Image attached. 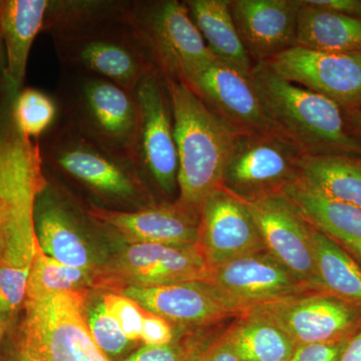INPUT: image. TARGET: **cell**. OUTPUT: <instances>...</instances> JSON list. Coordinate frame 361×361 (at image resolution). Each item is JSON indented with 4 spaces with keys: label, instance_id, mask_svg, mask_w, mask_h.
<instances>
[{
    "label": "cell",
    "instance_id": "42",
    "mask_svg": "<svg viewBox=\"0 0 361 361\" xmlns=\"http://www.w3.org/2000/svg\"><path fill=\"white\" fill-rule=\"evenodd\" d=\"M338 243V242H337ZM341 244L346 251L358 261V263L361 265V243L358 242H353V243H338Z\"/></svg>",
    "mask_w": 361,
    "mask_h": 361
},
{
    "label": "cell",
    "instance_id": "31",
    "mask_svg": "<svg viewBox=\"0 0 361 361\" xmlns=\"http://www.w3.org/2000/svg\"><path fill=\"white\" fill-rule=\"evenodd\" d=\"M90 334L99 348L109 360L121 357L127 353L132 342L120 323L104 307L103 299L92 307L85 308Z\"/></svg>",
    "mask_w": 361,
    "mask_h": 361
},
{
    "label": "cell",
    "instance_id": "32",
    "mask_svg": "<svg viewBox=\"0 0 361 361\" xmlns=\"http://www.w3.org/2000/svg\"><path fill=\"white\" fill-rule=\"evenodd\" d=\"M28 275L25 271L0 265V318L2 322L13 317L25 305Z\"/></svg>",
    "mask_w": 361,
    "mask_h": 361
},
{
    "label": "cell",
    "instance_id": "16",
    "mask_svg": "<svg viewBox=\"0 0 361 361\" xmlns=\"http://www.w3.org/2000/svg\"><path fill=\"white\" fill-rule=\"evenodd\" d=\"M92 220L89 207L82 210L47 178L35 207V234L45 255L71 267L96 271L101 263L87 240Z\"/></svg>",
    "mask_w": 361,
    "mask_h": 361
},
{
    "label": "cell",
    "instance_id": "15",
    "mask_svg": "<svg viewBox=\"0 0 361 361\" xmlns=\"http://www.w3.org/2000/svg\"><path fill=\"white\" fill-rule=\"evenodd\" d=\"M250 73L216 59L184 82L238 134L278 133L266 116Z\"/></svg>",
    "mask_w": 361,
    "mask_h": 361
},
{
    "label": "cell",
    "instance_id": "2",
    "mask_svg": "<svg viewBox=\"0 0 361 361\" xmlns=\"http://www.w3.org/2000/svg\"><path fill=\"white\" fill-rule=\"evenodd\" d=\"M13 97L0 94V265L30 273L37 238L35 207L47 184L39 141L21 134L13 120Z\"/></svg>",
    "mask_w": 361,
    "mask_h": 361
},
{
    "label": "cell",
    "instance_id": "46",
    "mask_svg": "<svg viewBox=\"0 0 361 361\" xmlns=\"http://www.w3.org/2000/svg\"><path fill=\"white\" fill-rule=\"evenodd\" d=\"M291 358H289V360H282V361H290Z\"/></svg>",
    "mask_w": 361,
    "mask_h": 361
},
{
    "label": "cell",
    "instance_id": "38",
    "mask_svg": "<svg viewBox=\"0 0 361 361\" xmlns=\"http://www.w3.org/2000/svg\"><path fill=\"white\" fill-rule=\"evenodd\" d=\"M313 6L361 20V0H308Z\"/></svg>",
    "mask_w": 361,
    "mask_h": 361
},
{
    "label": "cell",
    "instance_id": "14",
    "mask_svg": "<svg viewBox=\"0 0 361 361\" xmlns=\"http://www.w3.org/2000/svg\"><path fill=\"white\" fill-rule=\"evenodd\" d=\"M280 77L322 94L342 110H361V54L292 47L265 61Z\"/></svg>",
    "mask_w": 361,
    "mask_h": 361
},
{
    "label": "cell",
    "instance_id": "6",
    "mask_svg": "<svg viewBox=\"0 0 361 361\" xmlns=\"http://www.w3.org/2000/svg\"><path fill=\"white\" fill-rule=\"evenodd\" d=\"M59 116L114 155L133 161L139 106L134 92L82 71L61 70Z\"/></svg>",
    "mask_w": 361,
    "mask_h": 361
},
{
    "label": "cell",
    "instance_id": "45",
    "mask_svg": "<svg viewBox=\"0 0 361 361\" xmlns=\"http://www.w3.org/2000/svg\"><path fill=\"white\" fill-rule=\"evenodd\" d=\"M4 322L0 318V342H1L2 334H4Z\"/></svg>",
    "mask_w": 361,
    "mask_h": 361
},
{
    "label": "cell",
    "instance_id": "34",
    "mask_svg": "<svg viewBox=\"0 0 361 361\" xmlns=\"http://www.w3.org/2000/svg\"><path fill=\"white\" fill-rule=\"evenodd\" d=\"M174 338L172 327L160 316L142 310L141 341L146 345H167Z\"/></svg>",
    "mask_w": 361,
    "mask_h": 361
},
{
    "label": "cell",
    "instance_id": "17",
    "mask_svg": "<svg viewBox=\"0 0 361 361\" xmlns=\"http://www.w3.org/2000/svg\"><path fill=\"white\" fill-rule=\"evenodd\" d=\"M205 281L246 312L256 306L315 291L266 251L213 266Z\"/></svg>",
    "mask_w": 361,
    "mask_h": 361
},
{
    "label": "cell",
    "instance_id": "9",
    "mask_svg": "<svg viewBox=\"0 0 361 361\" xmlns=\"http://www.w3.org/2000/svg\"><path fill=\"white\" fill-rule=\"evenodd\" d=\"M87 300L85 291L27 299L21 334L49 361H111L90 334Z\"/></svg>",
    "mask_w": 361,
    "mask_h": 361
},
{
    "label": "cell",
    "instance_id": "20",
    "mask_svg": "<svg viewBox=\"0 0 361 361\" xmlns=\"http://www.w3.org/2000/svg\"><path fill=\"white\" fill-rule=\"evenodd\" d=\"M301 6L302 0H230L240 39L255 63L296 47Z\"/></svg>",
    "mask_w": 361,
    "mask_h": 361
},
{
    "label": "cell",
    "instance_id": "30",
    "mask_svg": "<svg viewBox=\"0 0 361 361\" xmlns=\"http://www.w3.org/2000/svg\"><path fill=\"white\" fill-rule=\"evenodd\" d=\"M59 114L56 97L33 87L23 89L13 102L16 127L26 137L37 141L56 123Z\"/></svg>",
    "mask_w": 361,
    "mask_h": 361
},
{
    "label": "cell",
    "instance_id": "21",
    "mask_svg": "<svg viewBox=\"0 0 361 361\" xmlns=\"http://www.w3.org/2000/svg\"><path fill=\"white\" fill-rule=\"evenodd\" d=\"M89 213L111 227L130 245H194L198 240L200 215L177 201L155 202L135 211L89 206Z\"/></svg>",
    "mask_w": 361,
    "mask_h": 361
},
{
    "label": "cell",
    "instance_id": "19",
    "mask_svg": "<svg viewBox=\"0 0 361 361\" xmlns=\"http://www.w3.org/2000/svg\"><path fill=\"white\" fill-rule=\"evenodd\" d=\"M118 294L168 322L205 326L246 313L207 281L183 282L158 287H128Z\"/></svg>",
    "mask_w": 361,
    "mask_h": 361
},
{
    "label": "cell",
    "instance_id": "40",
    "mask_svg": "<svg viewBox=\"0 0 361 361\" xmlns=\"http://www.w3.org/2000/svg\"><path fill=\"white\" fill-rule=\"evenodd\" d=\"M339 361H361V329L346 342Z\"/></svg>",
    "mask_w": 361,
    "mask_h": 361
},
{
    "label": "cell",
    "instance_id": "18",
    "mask_svg": "<svg viewBox=\"0 0 361 361\" xmlns=\"http://www.w3.org/2000/svg\"><path fill=\"white\" fill-rule=\"evenodd\" d=\"M197 246L209 268L266 251L248 204L222 187L202 207Z\"/></svg>",
    "mask_w": 361,
    "mask_h": 361
},
{
    "label": "cell",
    "instance_id": "23",
    "mask_svg": "<svg viewBox=\"0 0 361 361\" xmlns=\"http://www.w3.org/2000/svg\"><path fill=\"white\" fill-rule=\"evenodd\" d=\"M297 45L317 51L361 54V20L302 0Z\"/></svg>",
    "mask_w": 361,
    "mask_h": 361
},
{
    "label": "cell",
    "instance_id": "3",
    "mask_svg": "<svg viewBox=\"0 0 361 361\" xmlns=\"http://www.w3.org/2000/svg\"><path fill=\"white\" fill-rule=\"evenodd\" d=\"M39 146L45 172L84 189L99 208L135 211L155 203L132 161L102 148L59 116Z\"/></svg>",
    "mask_w": 361,
    "mask_h": 361
},
{
    "label": "cell",
    "instance_id": "12",
    "mask_svg": "<svg viewBox=\"0 0 361 361\" xmlns=\"http://www.w3.org/2000/svg\"><path fill=\"white\" fill-rule=\"evenodd\" d=\"M295 344L346 341L361 329V304L329 291H312L256 306Z\"/></svg>",
    "mask_w": 361,
    "mask_h": 361
},
{
    "label": "cell",
    "instance_id": "44",
    "mask_svg": "<svg viewBox=\"0 0 361 361\" xmlns=\"http://www.w3.org/2000/svg\"><path fill=\"white\" fill-rule=\"evenodd\" d=\"M2 243H4V236H2V217L0 212V255H1Z\"/></svg>",
    "mask_w": 361,
    "mask_h": 361
},
{
    "label": "cell",
    "instance_id": "8",
    "mask_svg": "<svg viewBox=\"0 0 361 361\" xmlns=\"http://www.w3.org/2000/svg\"><path fill=\"white\" fill-rule=\"evenodd\" d=\"M139 106V126L133 163L145 182L154 185L165 198L179 191V157L174 115L167 80L158 70L148 73L134 90Z\"/></svg>",
    "mask_w": 361,
    "mask_h": 361
},
{
    "label": "cell",
    "instance_id": "24",
    "mask_svg": "<svg viewBox=\"0 0 361 361\" xmlns=\"http://www.w3.org/2000/svg\"><path fill=\"white\" fill-rule=\"evenodd\" d=\"M283 193L315 229L338 243H361V209L318 193L298 179Z\"/></svg>",
    "mask_w": 361,
    "mask_h": 361
},
{
    "label": "cell",
    "instance_id": "26",
    "mask_svg": "<svg viewBox=\"0 0 361 361\" xmlns=\"http://www.w3.org/2000/svg\"><path fill=\"white\" fill-rule=\"evenodd\" d=\"M298 180L329 198L361 209V155H303Z\"/></svg>",
    "mask_w": 361,
    "mask_h": 361
},
{
    "label": "cell",
    "instance_id": "37",
    "mask_svg": "<svg viewBox=\"0 0 361 361\" xmlns=\"http://www.w3.org/2000/svg\"><path fill=\"white\" fill-rule=\"evenodd\" d=\"M189 361H241L234 353L230 344L221 337L209 348L199 353H191Z\"/></svg>",
    "mask_w": 361,
    "mask_h": 361
},
{
    "label": "cell",
    "instance_id": "4",
    "mask_svg": "<svg viewBox=\"0 0 361 361\" xmlns=\"http://www.w3.org/2000/svg\"><path fill=\"white\" fill-rule=\"evenodd\" d=\"M167 80L179 157L180 205L199 214L222 187L226 164L238 133L214 114L185 82Z\"/></svg>",
    "mask_w": 361,
    "mask_h": 361
},
{
    "label": "cell",
    "instance_id": "10",
    "mask_svg": "<svg viewBox=\"0 0 361 361\" xmlns=\"http://www.w3.org/2000/svg\"><path fill=\"white\" fill-rule=\"evenodd\" d=\"M208 273V263L197 244H130L97 266L94 289L118 293L128 287L205 281Z\"/></svg>",
    "mask_w": 361,
    "mask_h": 361
},
{
    "label": "cell",
    "instance_id": "13",
    "mask_svg": "<svg viewBox=\"0 0 361 361\" xmlns=\"http://www.w3.org/2000/svg\"><path fill=\"white\" fill-rule=\"evenodd\" d=\"M246 203L266 252L305 286L315 291L324 290L316 269L314 227L298 207L283 192L265 195Z\"/></svg>",
    "mask_w": 361,
    "mask_h": 361
},
{
    "label": "cell",
    "instance_id": "22",
    "mask_svg": "<svg viewBox=\"0 0 361 361\" xmlns=\"http://www.w3.org/2000/svg\"><path fill=\"white\" fill-rule=\"evenodd\" d=\"M49 0H0V37L6 68L2 90L16 99L25 84L33 42L44 32Z\"/></svg>",
    "mask_w": 361,
    "mask_h": 361
},
{
    "label": "cell",
    "instance_id": "35",
    "mask_svg": "<svg viewBox=\"0 0 361 361\" xmlns=\"http://www.w3.org/2000/svg\"><path fill=\"white\" fill-rule=\"evenodd\" d=\"M348 339L297 346L290 361H339Z\"/></svg>",
    "mask_w": 361,
    "mask_h": 361
},
{
    "label": "cell",
    "instance_id": "41",
    "mask_svg": "<svg viewBox=\"0 0 361 361\" xmlns=\"http://www.w3.org/2000/svg\"><path fill=\"white\" fill-rule=\"evenodd\" d=\"M348 132L361 140V110H342Z\"/></svg>",
    "mask_w": 361,
    "mask_h": 361
},
{
    "label": "cell",
    "instance_id": "28",
    "mask_svg": "<svg viewBox=\"0 0 361 361\" xmlns=\"http://www.w3.org/2000/svg\"><path fill=\"white\" fill-rule=\"evenodd\" d=\"M316 269L322 288L361 304V265L345 249L319 230H313Z\"/></svg>",
    "mask_w": 361,
    "mask_h": 361
},
{
    "label": "cell",
    "instance_id": "11",
    "mask_svg": "<svg viewBox=\"0 0 361 361\" xmlns=\"http://www.w3.org/2000/svg\"><path fill=\"white\" fill-rule=\"evenodd\" d=\"M303 155L279 133L238 134L226 164L222 188L245 202L283 192L298 179Z\"/></svg>",
    "mask_w": 361,
    "mask_h": 361
},
{
    "label": "cell",
    "instance_id": "25",
    "mask_svg": "<svg viewBox=\"0 0 361 361\" xmlns=\"http://www.w3.org/2000/svg\"><path fill=\"white\" fill-rule=\"evenodd\" d=\"M184 4L213 56L250 73L254 65L233 20L230 0H185Z\"/></svg>",
    "mask_w": 361,
    "mask_h": 361
},
{
    "label": "cell",
    "instance_id": "7",
    "mask_svg": "<svg viewBox=\"0 0 361 361\" xmlns=\"http://www.w3.org/2000/svg\"><path fill=\"white\" fill-rule=\"evenodd\" d=\"M129 23L154 66L184 82L216 56L207 47L184 1L132 0Z\"/></svg>",
    "mask_w": 361,
    "mask_h": 361
},
{
    "label": "cell",
    "instance_id": "29",
    "mask_svg": "<svg viewBox=\"0 0 361 361\" xmlns=\"http://www.w3.org/2000/svg\"><path fill=\"white\" fill-rule=\"evenodd\" d=\"M94 271L80 269L59 263L45 255L37 244L26 296L94 289Z\"/></svg>",
    "mask_w": 361,
    "mask_h": 361
},
{
    "label": "cell",
    "instance_id": "5",
    "mask_svg": "<svg viewBox=\"0 0 361 361\" xmlns=\"http://www.w3.org/2000/svg\"><path fill=\"white\" fill-rule=\"evenodd\" d=\"M250 77L273 127L304 155H361V140L348 132L334 102L285 80L265 63H255Z\"/></svg>",
    "mask_w": 361,
    "mask_h": 361
},
{
    "label": "cell",
    "instance_id": "1",
    "mask_svg": "<svg viewBox=\"0 0 361 361\" xmlns=\"http://www.w3.org/2000/svg\"><path fill=\"white\" fill-rule=\"evenodd\" d=\"M132 0H49L44 32L61 70L106 78L134 92L157 70L129 23Z\"/></svg>",
    "mask_w": 361,
    "mask_h": 361
},
{
    "label": "cell",
    "instance_id": "33",
    "mask_svg": "<svg viewBox=\"0 0 361 361\" xmlns=\"http://www.w3.org/2000/svg\"><path fill=\"white\" fill-rule=\"evenodd\" d=\"M106 310L120 323L130 341L141 339L142 308L133 299L123 294L108 292L103 295Z\"/></svg>",
    "mask_w": 361,
    "mask_h": 361
},
{
    "label": "cell",
    "instance_id": "39",
    "mask_svg": "<svg viewBox=\"0 0 361 361\" xmlns=\"http://www.w3.org/2000/svg\"><path fill=\"white\" fill-rule=\"evenodd\" d=\"M6 361H49L21 334Z\"/></svg>",
    "mask_w": 361,
    "mask_h": 361
},
{
    "label": "cell",
    "instance_id": "43",
    "mask_svg": "<svg viewBox=\"0 0 361 361\" xmlns=\"http://www.w3.org/2000/svg\"><path fill=\"white\" fill-rule=\"evenodd\" d=\"M6 51H4V42L0 37V94H1L2 87H4V75H6Z\"/></svg>",
    "mask_w": 361,
    "mask_h": 361
},
{
    "label": "cell",
    "instance_id": "27",
    "mask_svg": "<svg viewBox=\"0 0 361 361\" xmlns=\"http://www.w3.org/2000/svg\"><path fill=\"white\" fill-rule=\"evenodd\" d=\"M224 334L241 361L289 360L296 345L289 336L264 316L247 311Z\"/></svg>",
    "mask_w": 361,
    "mask_h": 361
},
{
    "label": "cell",
    "instance_id": "36",
    "mask_svg": "<svg viewBox=\"0 0 361 361\" xmlns=\"http://www.w3.org/2000/svg\"><path fill=\"white\" fill-rule=\"evenodd\" d=\"M189 353L176 344L145 345L122 361H189Z\"/></svg>",
    "mask_w": 361,
    "mask_h": 361
}]
</instances>
